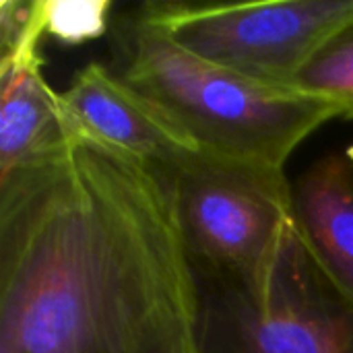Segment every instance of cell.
Segmentation results:
<instances>
[{
	"instance_id": "cell-1",
	"label": "cell",
	"mask_w": 353,
	"mask_h": 353,
	"mask_svg": "<svg viewBox=\"0 0 353 353\" xmlns=\"http://www.w3.org/2000/svg\"><path fill=\"white\" fill-rule=\"evenodd\" d=\"M199 333L170 184L83 139L0 176V353H174Z\"/></svg>"
},
{
	"instance_id": "cell-2",
	"label": "cell",
	"mask_w": 353,
	"mask_h": 353,
	"mask_svg": "<svg viewBox=\"0 0 353 353\" xmlns=\"http://www.w3.org/2000/svg\"><path fill=\"white\" fill-rule=\"evenodd\" d=\"M203 153L285 168L294 149L339 110L292 87L248 79L174 43L139 8L118 27L114 68Z\"/></svg>"
},
{
	"instance_id": "cell-3",
	"label": "cell",
	"mask_w": 353,
	"mask_h": 353,
	"mask_svg": "<svg viewBox=\"0 0 353 353\" xmlns=\"http://www.w3.org/2000/svg\"><path fill=\"white\" fill-rule=\"evenodd\" d=\"M163 180L196 273L254 283L298 236L292 184L279 168L201 153Z\"/></svg>"
},
{
	"instance_id": "cell-4",
	"label": "cell",
	"mask_w": 353,
	"mask_h": 353,
	"mask_svg": "<svg viewBox=\"0 0 353 353\" xmlns=\"http://www.w3.org/2000/svg\"><path fill=\"white\" fill-rule=\"evenodd\" d=\"M194 275L203 353H353V304L321 275L300 236L254 283Z\"/></svg>"
},
{
	"instance_id": "cell-5",
	"label": "cell",
	"mask_w": 353,
	"mask_h": 353,
	"mask_svg": "<svg viewBox=\"0 0 353 353\" xmlns=\"http://www.w3.org/2000/svg\"><path fill=\"white\" fill-rule=\"evenodd\" d=\"M139 10L186 52L281 87L290 85L331 35L353 21V0L147 2Z\"/></svg>"
},
{
	"instance_id": "cell-6",
	"label": "cell",
	"mask_w": 353,
	"mask_h": 353,
	"mask_svg": "<svg viewBox=\"0 0 353 353\" xmlns=\"http://www.w3.org/2000/svg\"><path fill=\"white\" fill-rule=\"evenodd\" d=\"M72 139L118 151L161 178H170L203 151L145 95L99 62L79 70L60 93Z\"/></svg>"
},
{
	"instance_id": "cell-7",
	"label": "cell",
	"mask_w": 353,
	"mask_h": 353,
	"mask_svg": "<svg viewBox=\"0 0 353 353\" xmlns=\"http://www.w3.org/2000/svg\"><path fill=\"white\" fill-rule=\"evenodd\" d=\"M43 21L39 0L27 31L0 56V176L27 165L72 137L66 128L60 93L41 72L39 39Z\"/></svg>"
},
{
	"instance_id": "cell-8",
	"label": "cell",
	"mask_w": 353,
	"mask_h": 353,
	"mask_svg": "<svg viewBox=\"0 0 353 353\" xmlns=\"http://www.w3.org/2000/svg\"><path fill=\"white\" fill-rule=\"evenodd\" d=\"M292 194L298 236L310 261L353 304V147L314 161Z\"/></svg>"
},
{
	"instance_id": "cell-9",
	"label": "cell",
	"mask_w": 353,
	"mask_h": 353,
	"mask_svg": "<svg viewBox=\"0 0 353 353\" xmlns=\"http://www.w3.org/2000/svg\"><path fill=\"white\" fill-rule=\"evenodd\" d=\"M288 87L333 103L339 118L353 122V21L312 54Z\"/></svg>"
},
{
	"instance_id": "cell-10",
	"label": "cell",
	"mask_w": 353,
	"mask_h": 353,
	"mask_svg": "<svg viewBox=\"0 0 353 353\" xmlns=\"http://www.w3.org/2000/svg\"><path fill=\"white\" fill-rule=\"evenodd\" d=\"M43 33L66 43L79 46L105 33L110 0H39Z\"/></svg>"
},
{
	"instance_id": "cell-11",
	"label": "cell",
	"mask_w": 353,
	"mask_h": 353,
	"mask_svg": "<svg viewBox=\"0 0 353 353\" xmlns=\"http://www.w3.org/2000/svg\"><path fill=\"white\" fill-rule=\"evenodd\" d=\"M174 353H203V347H201V339H199V333L194 337H190L188 341H184L178 350Z\"/></svg>"
}]
</instances>
